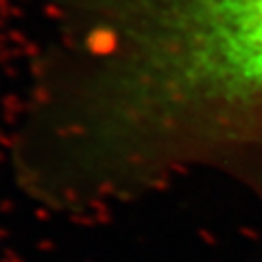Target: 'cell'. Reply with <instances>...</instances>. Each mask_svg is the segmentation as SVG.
Segmentation results:
<instances>
[{
  "instance_id": "obj_1",
  "label": "cell",
  "mask_w": 262,
  "mask_h": 262,
  "mask_svg": "<svg viewBox=\"0 0 262 262\" xmlns=\"http://www.w3.org/2000/svg\"><path fill=\"white\" fill-rule=\"evenodd\" d=\"M58 43L21 142L26 183L60 204L185 169L262 183V0H49Z\"/></svg>"
}]
</instances>
